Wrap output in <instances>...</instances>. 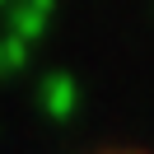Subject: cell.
Masks as SVG:
<instances>
[{
	"mask_svg": "<svg viewBox=\"0 0 154 154\" xmlns=\"http://www.w3.org/2000/svg\"><path fill=\"white\" fill-rule=\"evenodd\" d=\"M79 154H154V149H140V145H103V149H79Z\"/></svg>",
	"mask_w": 154,
	"mask_h": 154,
	"instance_id": "6da1fadb",
	"label": "cell"
}]
</instances>
